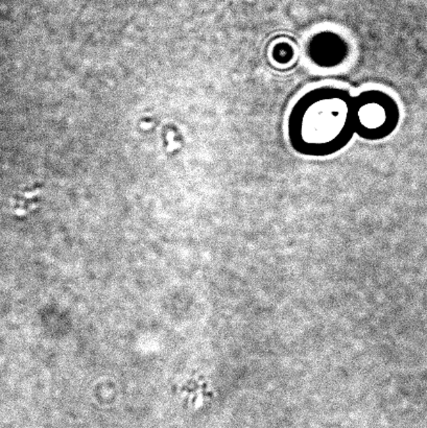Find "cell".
Returning a JSON list of instances; mask_svg holds the SVG:
<instances>
[{"instance_id": "6da1fadb", "label": "cell", "mask_w": 427, "mask_h": 428, "mask_svg": "<svg viewBox=\"0 0 427 428\" xmlns=\"http://www.w3.org/2000/svg\"><path fill=\"white\" fill-rule=\"evenodd\" d=\"M354 96L348 90L323 86L297 100L287 119L293 150L308 157H328L345 148L355 135Z\"/></svg>"}, {"instance_id": "7a4b0ae2", "label": "cell", "mask_w": 427, "mask_h": 428, "mask_svg": "<svg viewBox=\"0 0 427 428\" xmlns=\"http://www.w3.org/2000/svg\"><path fill=\"white\" fill-rule=\"evenodd\" d=\"M355 135L369 141L385 139L399 125L400 109L387 92L366 90L354 96Z\"/></svg>"}, {"instance_id": "3957f363", "label": "cell", "mask_w": 427, "mask_h": 428, "mask_svg": "<svg viewBox=\"0 0 427 428\" xmlns=\"http://www.w3.org/2000/svg\"><path fill=\"white\" fill-rule=\"evenodd\" d=\"M349 47L343 37L332 31H321L310 38L307 56L314 64L322 68H333L345 62Z\"/></svg>"}, {"instance_id": "277c9868", "label": "cell", "mask_w": 427, "mask_h": 428, "mask_svg": "<svg viewBox=\"0 0 427 428\" xmlns=\"http://www.w3.org/2000/svg\"><path fill=\"white\" fill-rule=\"evenodd\" d=\"M291 54H293V49H291V46L287 48V51H282V47H281V44L277 45L274 49V58L278 63H287L289 61H291Z\"/></svg>"}]
</instances>
